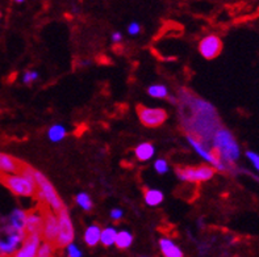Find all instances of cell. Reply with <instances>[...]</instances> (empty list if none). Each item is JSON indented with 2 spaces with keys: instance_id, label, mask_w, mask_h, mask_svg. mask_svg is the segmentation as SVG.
I'll use <instances>...</instances> for the list:
<instances>
[{
  "instance_id": "obj_25",
  "label": "cell",
  "mask_w": 259,
  "mask_h": 257,
  "mask_svg": "<svg viewBox=\"0 0 259 257\" xmlns=\"http://www.w3.org/2000/svg\"><path fill=\"white\" fill-rule=\"evenodd\" d=\"M37 78H38V72L36 71H26L25 74H24V78H23V82L25 83V84H32L34 80H37Z\"/></svg>"
},
{
  "instance_id": "obj_5",
  "label": "cell",
  "mask_w": 259,
  "mask_h": 257,
  "mask_svg": "<svg viewBox=\"0 0 259 257\" xmlns=\"http://www.w3.org/2000/svg\"><path fill=\"white\" fill-rule=\"evenodd\" d=\"M178 179L186 182H205L210 180L216 173V170L209 166H196V167H177L175 168Z\"/></svg>"
},
{
  "instance_id": "obj_21",
  "label": "cell",
  "mask_w": 259,
  "mask_h": 257,
  "mask_svg": "<svg viewBox=\"0 0 259 257\" xmlns=\"http://www.w3.org/2000/svg\"><path fill=\"white\" fill-rule=\"evenodd\" d=\"M148 93L150 94L151 97H155V98L168 97L167 88H166V85H162V84L150 85L148 89Z\"/></svg>"
},
{
  "instance_id": "obj_19",
  "label": "cell",
  "mask_w": 259,
  "mask_h": 257,
  "mask_svg": "<svg viewBox=\"0 0 259 257\" xmlns=\"http://www.w3.org/2000/svg\"><path fill=\"white\" fill-rule=\"evenodd\" d=\"M132 243H133V235L131 232L125 231V230L117 232V238H116L115 244L118 249H126V248L131 247Z\"/></svg>"
},
{
  "instance_id": "obj_20",
  "label": "cell",
  "mask_w": 259,
  "mask_h": 257,
  "mask_svg": "<svg viewBox=\"0 0 259 257\" xmlns=\"http://www.w3.org/2000/svg\"><path fill=\"white\" fill-rule=\"evenodd\" d=\"M48 135H49V139L52 142H59L66 137V129L62 125H54L49 129Z\"/></svg>"
},
{
  "instance_id": "obj_1",
  "label": "cell",
  "mask_w": 259,
  "mask_h": 257,
  "mask_svg": "<svg viewBox=\"0 0 259 257\" xmlns=\"http://www.w3.org/2000/svg\"><path fill=\"white\" fill-rule=\"evenodd\" d=\"M178 112L184 131L204 144H209L213 135L223 127L219 113L212 104L183 88L179 92Z\"/></svg>"
},
{
  "instance_id": "obj_8",
  "label": "cell",
  "mask_w": 259,
  "mask_h": 257,
  "mask_svg": "<svg viewBox=\"0 0 259 257\" xmlns=\"http://www.w3.org/2000/svg\"><path fill=\"white\" fill-rule=\"evenodd\" d=\"M57 217H58L59 232L54 247L67 248L70 244H72V240H74V226H72V222L71 218H70L67 208H63L57 214Z\"/></svg>"
},
{
  "instance_id": "obj_23",
  "label": "cell",
  "mask_w": 259,
  "mask_h": 257,
  "mask_svg": "<svg viewBox=\"0 0 259 257\" xmlns=\"http://www.w3.org/2000/svg\"><path fill=\"white\" fill-rule=\"evenodd\" d=\"M54 249H56L54 244H50L48 241H44V243H41V245H39L36 257H53Z\"/></svg>"
},
{
  "instance_id": "obj_30",
  "label": "cell",
  "mask_w": 259,
  "mask_h": 257,
  "mask_svg": "<svg viewBox=\"0 0 259 257\" xmlns=\"http://www.w3.org/2000/svg\"><path fill=\"white\" fill-rule=\"evenodd\" d=\"M121 34H120V33H113V36H112V41H113V42H120V41H121Z\"/></svg>"
},
{
  "instance_id": "obj_14",
  "label": "cell",
  "mask_w": 259,
  "mask_h": 257,
  "mask_svg": "<svg viewBox=\"0 0 259 257\" xmlns=\"http://www.w3.org/2000/svg\"><path fill=\"white\" fill-rule=\"evenodd\" d=\"M159 248L164 257H184L183 251L171 239L162 238L159 240Z\"/></svg>"
},
{
  "instance_id": "obj_13",
  "label": "cell",
  "mask_w": 259,
  "mask_h": 257,
  "mask_svg": "<svg viewBox=\"0 0 259 257\" xmlns=\"http://www.w3.org/2000/svg\"><path fill=\"white\" fill-rule=\"evenodd\" d=\"M44 219L41 210H30L26 213L25 219V234H42Z\"/></svg>"
},
{
  "instance_id": "obj_26",
  "label": "cell",
  "mask_w": 259,
  "mask_h": 257,
  "mask_svg": "<svg viewBox=\"0 0 259 257\" xmlns=\"http://www.w3.org/2000/svg\"><path fill=\"white\" fill-rule=\"evenodd\" d=\"M82 256H83L82 251H80L76 245L70 244L69 247H67V257H82Z\"/></svg>"
},
{
  "instance_id": "obj_15",
  "label": "cell",
  "mask_w": 259,
  "mask_h": 257,
  "mask_svg": "<svg viewBox=\"0 0 259 257\" xmlns=\"http://www.w3.org/2000/svg\"><path fill=\"white\" fill-rule=\"evenodd\" d=\"M135 153L138 162H148L154 157V146L151 143H148V142L141 143L140 146L136 147Z\"/></svg>"
},
{
  "instance_id": "obj_4",
  "label": "cell",
  "mask_w": 259,
  "mask_h": 257,
  "mask_svg": "<svg viewBox=\"0 0 259 257\" xmlns=\"http://www.w3.org/2000/svg\"><path fill=\"white\" fill-rule=\"evenodd\" d=\"M0 181L19 197H33L37 194L36 182L23 175H0Z\"/></svg>"
},
{
  "instance_id": "obj_10",
  "label": "cell",
  "mask_w": 259,
  "mask_h": 257,
  "mask_svg": "<svg viewBox=\"0 0 259 257\" xmlns=\"http://www.w3.org/2000/svg\"><path fill=\"white\" fill-rule=\"evenodd\" d=\"M41 234L26 235L25 240L23 241V245L13 253L11 257H36L37 251L41 245Z\"/></svg>"
},
{
  "instance_id": "obj_24",
  "label": "cell",
  "mask_w": 259,
  "mask_h": 257,
  "mask_svg": "<svg viewBox=\"0 0 259 257\" xmlns=\"http://www.w3.org/2000/svg\"><path fill=\"white\" fill-rule=\"evenodd\" d=\"M154 168L159 175H163V173H166L168 171L167 162H166L164 159H158L154 163Z\"/></svg>"
},
{
  "instance_id": "obj_22",
  "label": "cell",
  "mask_w": 259,
  "mask_h": 257,
  "mask_svg": "<svg viewBox=\"0 0 259 257\" xmlns=\"http://www.w3.org/2000/svg\"><path fill=\"white\" fill-rule=\"evenodd\" d=\"M75 201L83 210H85V212H90V210H92V208H94L91 197H90L87 193H79L75 197Z\"/></svg>"
},
{
  "instance_id": "obj_3",
  "label": "cell",
  "mask_w": 259,
  "mask_h": 257,
  "mask_svg": "<svg viewBox=\"0 0 259 257\" xmlns=\"http://www.w3.org/2000/svg\"><path fill=\"white\" fill-rule=\"evenodd\" d=\"M34 181H36L37 185V198H38L39 203H45V205L49 206L53 212L58 214L63 208H66L63 205L62 199L58 195L57 190L54 189V186L52 185V182L49 181V179L46 177L44 173H41L39 171L34 170Z\"/></svg>"
},
{
  "instance_id": "obj_27",
  "label": "cell",
  "mask_w": 259,
  "mask_h": 257,
  "mask_svg": "<svg viewBox=\"0 0 259 257\" xmlns=\"http://www.w3.org/2000/svg\"><path fill=\"white\" fill-rule=\"evenodd\" d=\"M246 157H247V159H249L250 162L253 163V166L255 167L256 170L259 171V155L258 153L253 152V151H247Z\"/></svg>"
},
{
  "instance_id": "obj_6",
  "label": "cell",
  "mask_w": 259,
  "mask_h": 257,
  "mask_svg": "<svg viewBox=\"0 0 259 257\" xmlns=\"http://www.w3.org/2000/svg\"><path fill=\"white\" fill-rule=\"evenodd\" d=\"M39 210H41V214H42L44 225H42V234L41 236L44 238V240L50 243V244L56 245L57 238H58L59 232V225H58V217L52 209L49 208L45 203H39Z\"/></svg>"
},
{
  "instance_id": "obj_12",
  "label": "cell",
  "mask_w": 259,
  "mask_h": 257,
  "mask_svg": "<svg viewBox=\"0 0 259 257\" xmlns=\"http://www.w3.org/2000/svg\"><path fill=\"white\" fill-rule=\"evenodd\" d=\"M24 163L11 155L0 152V175H17L21 173Z\"/></svg>"
},
{
  "instance_id": "obj_11",
  "label": "cell",
  "mask_w": 259,
  "mask_h": 257,
  "mask_svg": "<svg viewBox=\"0 0 259 257\" xmlns=\"http://www.w3.org/2000/svg\"><path fill=\"white\" fill-rule=\"evenodd\" d=\"M25 234H13L7 235L6 239L0 240V256L10 257L13 253H16L19 245L25 240Z\"/></svg>"
},
{
  "instance_id": "obj_2",
  "label": "cell",
  "mask_w": 259,
  "mask_h": 257,
  "mask_svg": "<svg viewBox=\"0 0 259 257\" xmlns=\"http://www.w3.org/2000/svg\"><path fill=\"white\" fill-rule=\"evenodd\" d=\"M209 146L221 163L225 164L229 171H234V163L240 158V147L233 134L223 126L216 131Z\"/></svg>"
},
{
  "instance_id": "obj_28",
  "label": "cell",
  "mask_w": 259,
  "mask_h": 257,
  "mask_svg": "<svg viewBox=\"0 0 259 257\" xmlns=\"http://www.w3.org/2000/svg\"><path fill=\"white\" fill-rule=\"evenodd\" d=\"M128 32H129V34H132V36H136V34H138V33L141 32V26L138 25L137 23L131 24L128 28Z\"/></svg>"
},
{
  "instance_id": "obj_16",
  "label": "cell",
  "mask_w": 259,
  "mask_h": 257,
  "mask_svg": "<svg viewBox=\"0 0 259 257\" xmlns=\"http://www.w3.org/2000/svg\"><path fill=\"white\" fill-rule=\"evenodd\" d=\"M100 235H102V230H100L99 226H90L84 232L85 244L90 245V247H95L99 241H100Z\"/></svg>"
},
{
  "instance_id": "obj_7",
  "label": "cell",
  "mask_w": 259,
  "mask_h": 257,
  "mask_svg": "<svg viewBox=\"0 0 259 257\" xmlns=\"http://www.w3.org/2000/svg\"><path fill=\"white\" fill-rule=\"evenodd\" d=\"M137 116L141 121V124L146 127H158L163 125L167 120V112L162 108H149L142 104L136 107Z\"/></svg>"
},
{
  "instance_id": "obj_17",
  "label": "cell",
  "mask_w": 259,
  "mask_h": 257,
  "mask_svg": "<svg viewBox=\"0 0 259 257\" xmlns=\"http://www.w3.org/2000/svg\"><path fill=\"white\" fill-rule=\"evenodd\" d=\"M144 197L149 206H158L164 198L163 193L158 189H144Z\"/></svg>"
},
{
  "instance_id": "obj_29",
  "label": "cell",
  "mask_w": 259,
  "mask_h": 257,
  "mask_svg": "<svg viewBox=\"0 0 259 257\" xmlns=\"http://www.w3.org/2000/svg\"><path fill=\"white\" fill-rule=\"evenodd\" d=\"M111 218L113 219V221H120V219L122 218V212L120 209H113L111 212Z\"/></svg>"
},
{
  "instance_id": "obj_9",
  "label": "cell",
  "mask_w": 259,
  "mask_h": 257,
  "mask_svg": "<svg viewBox=\"0 0 259 257\" xmlns=\"http://www.w3.org/2000/svg\"><path fill=\"white\" fill-rule=\"evenodd\" d=\"M223 41L216 34H209L204 37L199 43V52L205 59H214L223 52Z\"/></svg>"
},
{
  "instance_id": "obj_18",
  "label": "cell",
  "mask_w": 259,
  "mask_h": 257,
  "mask_svg": "<svg viewBox=\"0 0 259 257\" xmlns=\"http://www.w3.org/2000/svg\"><path fill=\"white\" fill-rule=\"evenodd\" d=\"M116 238H117V231L113 227H107L102 231L100 235V243L104 247H111L116 243Z\"/></svg>"
}]
</instances>
